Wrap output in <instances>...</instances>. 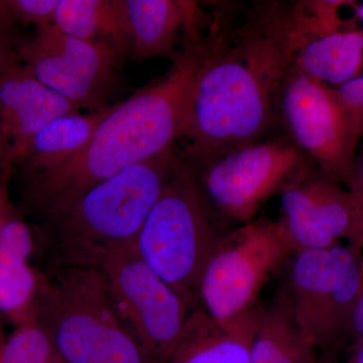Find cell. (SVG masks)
<instances>
[{"instance_id":"cell-1","label":"cell","mask_w":363,"mask_h":363,"mask_svg":"<svg viewBox=\"0 0 363 363\" xmlns=\"http://www.w3.org/2000/svg\"><path fill=\"white\" fill-rule=\"evenodd\" d=\"M286 4L255 2L234 25L224 11L214 14L200 43L184 159L264 140L281 123V90L296 56Z\"/></svg>"},{"instance_id":"cell-2","label":"cell","mask_w":363,"mask_h":363,"mask_svg":"<svg viewBox=\"0 0 363 363\" xmlns=\"http://www.w3.org/2000/svg\"><path fill=\"white\" fill-rule=\"evenodd\" d=\"M200 43L186 45L164 77L109 106L80 154L26 178V208L52 220L98 184L174 149L185 131Z\"/></svg>"},{"instance_id":"cell-3","label":"cell","mask_w":363,"mask_h":363,"mask_svg":"<svg viewBox=\"0 0 363 363\" xmlns=\"http://www.w3.org/2000/svg\"><path fill=\"white\" fill-rule=\"evenodd\" d=\"M181 161L175 150L131 166L45 222L51 269L96 267L107 253L135 245L150 210Z\"/></svg>"},{"instance_id":"cell-4","label":"cell","mask_w":363,"mask_h":363,"mask_svg":"<svg viewBox=\"0 0 363 363\" xmlns=\"http://www.w3.org/2000/svg\"><path fill=\"white\" fill-rule=\"evenodd\" d=\"M37 323L66 363H150L117 314L99 267L42 274Z\"/></svg>"},{"instance_id":"cell-5","label":"cell","mask_w":363,"mask_h":363,"mask_svg":"<svg viewBox=\"0 0 363 363\" xmlns=\"http://www.w3.org/2000/svg\"><path fill=\"white\" fill-rule=\"evenodd\" d=\"M227 229L210 211L187 161H181L136 238L140 259L188 305L199 306L198 284Z\"/></svg>"},{"instance_id":"cell-6","label":"cell","mask_w":363,"mask_h":363,"mask_svg":"<svg viewBox=\"0 0 363 363\" xmlns=\"http://www.w3.org/2000/svg\"><path fill=\"white\" fill-rule=\"evenodd\" d=\"M187 162L210 211L223 227L225 222L241 225L252 221L269 197L281 194L315 166L288 135L245 143Z\"/></svg>"},{"instance_id":"cell-7","label":"cell","mask_w":363,"mask_h":363,"mask_svg":"<svg viewBox=\"0 0 363 363\" xmlns=\"http://www.w3.org/2000/svg\"><path fill=\"white\" fill-rule=\"evenodd\" d=\"M294 253L277 222L253 219L224 231L200 276V307L224 326L247 316L259 304L267 281Z\"/></svg>"},{"instance_id":"cell-8","label":"cell","mask_w":363,"mask_h":363,"mask_svg":"<svg viewBox=\"0 0 363 363\" xmlns=\"http://www.w3.org/2000/svg\"><path fill=\"white\" fill-rule=\"evenodd\" d=\"M359 252L338 245L294 253L286 264V292L305 338L331 360L347 340L351 316L363 294Z\"/></svg>"},{"instance_id":"cell-9","label":"cell","mask_w":363,"mask_h":363,"mask_svg":"<svg viewBox=\"0 0 363 363\" xmlns=\"http://www.w3.org/2000/svg\"><path fill=\"white\" fill-rule=\"evenodd\" d=\"M101 269L117 314L150 363H168L180 342L191 309L140 259L135 245L107 253Z\"/></svg>"},{"instance_id":"cell-10","label":"cell","mask_w":363,"mask_h":363,"mask_svg":"<svg viewBox=\"0 0 363 363\" xmlns=\"http://www.w3.org/2000/svg\"><path fill=\"white\" fill-rule=\"evenodd\" d=\"M279 117L289 138L315 166L347 185L362 138L337 88L292 66L281 87Z\"/></svg>"},{"instance_id":"cell-11","label":"cell","mask_w":363,"mask_h":363,"mask_svg":"<svg viewBox=\"0 0 363 363\" xmlns=\"http://www.w3.org/2000/svg\"><path fill=\"white\" fill-rule=\"evenodd\" d=\"M16 51L38 80L79 109L104 111L121 81L123 56L71 37L52 23L37 26L32 38L18 40Z\"/></svg>"},{"instance_id":"cell-12","label":"cell","mask_w":363,"mask_h":363,"mask_svg":"<svg viewBox=\"0 0 363 363\" xmlns=\"http://www.w3.org/2000/svg\"><path fill=\"white\" fill-rule=\"evenodd\" d=\"M342 186L313 166L281 191L277 224L294 252L326 250L352 238L357 208Z\"/></svg>"},{"instance_id":"cell-13","label":"cell","mask_w":363,"mask_h":363,"mask_svg":"<svg viewBox=\"0 0 363 363\" xmlns=\"http://www.w3.org/2000/svg\"><path fill=\"white\" fill-rule=\"evenodd\" d=\"M131 35L130 58L143 61L178 56L185 47L206 35L213 16L202 11L197 1L187 0H124Z\"/></svg>"},{"instance_id":"cell-14","label":"cell","mask_w":363,"mask_h":363,"mask_svg":"<svg viewBox=\"0 0 363 363\" xmlns=\"http://www.w3.org/2000/svg\"><path fill=\"white\" fill-rule=\"evenodd\" d=\"M79 108L33 75L21 62L0 75V128L13 147L16 162L33 136L57 117Z\"/></svg>"},{"instance_id":"cell-15","label":"cell","mask_w":363,"mask_h":363,"mask_svg":"<svg viewBox=\"0 0 363 363\" xmlns=\"http://www.w3.org/2000/svg\"><path fill=\"white\" fill-rule=\"evenodd\" d=\"M255 324L257 308L224 326L198 306L191 310L185 331L168 363H250Z\"/></svg>"},{"instance_id":"cell-16","label":"cell","mask_w":363,"mask_h":363,"mask_svg":"<svg viewBox=\"0 0 363 363\" xmlns=\"http://www.w3.org/2000/svg\"><path fill=\"white\" fill-rule=\"evenodd\" d=\"M320 357L298 328L285 284L257 307L250 363H318Z\"/></svg>"},{"instance_id":"cell-17","label":"cell","mask_w":363,"mask_h":363,"mask_svg":"<svg viewBox=\"0 0 363 363\" xmlns=\"http://www.w3.org/2000/svg\"><path fill=\"white\" fill-rule=\"evenodd\" d=\"M52 23L71 37L130 57L133 35L124 0H58Z\"/></svg>"},{"instance_id":"cell-18","label":"cell","mask_w":363,"mask_h":363,"mask_svg":"<svg viewBox=\"0 0 363 363\" xmlns=\"http://www.w3.org/2000/svg\"><path fill=\"white\" fill-rule=\"evenodd\" d=\"M109 106L99 112L64 114L45 124L16 162L28 178L58 168L80 154L89 143Z\"/></svg>"},{"instance_id":"cell-19","label":"cell","mask_w":363,"mask_h":363,"mask_svg":"<svg viewBox=\"0 0 363 363\" xmlns=\"http://www.w3.org/2000/svg\"><path fill=\"white\" fill-rule=\"evenodd\" d=\"M293 66L326 84L340 87L363 75V28H353L308 43Z\"/></svg>"},{"instance_id":"cell-20","label":"cell","mask_w":363,"mask_h":363,"mask_svg":"<svg viewBox=\"0 0 363 363\" xmlns=\"http://www.w3.org/2000/svg\"><path fill=\"white\" fill-rule=\"evenodd\" d=\"M42 274L30 262L0 257V313L18 327L37 322Z\"/></svg>"},{"instance_id":"cell-21","label":"cell","mask_w":363,"mask_h":363,"mask_svg":"<svg viewBox=\"0 0 363 363\" xmlns=\"http://www.w3.org/2000/svg\"><path fill=\"white\" fill-rule=\"evenodd\" d=\"M353 1L343 0H304L288 4V21L296 52L308 43L333 33L357 28L354 20L340 16L343 6Z\"/></svg>"},{"instance_id":"cell-22","label":"cell","mask_w":363,"mask_h":363,"mask_svg":"<svg viewBox=\"0 0 363 363\" xmlns=\"http://www.w3.org/2000/svg\"><path fill=\"white\" fill-rule=\"evenodd\" d=\"M9 177L0 179V257L30 262L35 248L33 234L9 197Z\"/></svg>"},{"instance_id":"cell-23","label":"cell","mask_w":363,"mask_h":363,"mask_svg":"<svg viewBox=\"0 0 363 363\" xmlns=\"http://www.w3.org/2000/svg\"><path fill=\"white\" fill-rule=\"evenodd\" d=\"M51 339L37 322L18 327L0 350V363H49L54 354Z\"/></svg>"},{"instance_id":"cell-24","label":"cell","mask_w":363,"mask_h":363,"mask_svg":"<svg viewBox=\"0 0 363 363\" xmlns=\"http://www.w3.org/2000/svg\"><path fill=\"white\" fill-rule=\"evenodd\" d=\"M58 0H0V26L13 30L18 26L52 23Z\"/></svg>"},{"instance_id":"cell-25","label":"cell","mask_w":363,"mask_h":363,"mask_svg":"<svg viewBox=\"0 0 363 363\" xmlns=\"http://www.w3.org/2000/svg\"><path fill=\"white\" fill-rule=\"evenodd\" d=\"M346 187L352 196L357 208V223L350 240V247L360 252L363 247V145L359 154H357L354 168Z\"/></svg>"},{"instance_id":"cell-26","label":"cell","mask_w":363,"mask_h":363,"mask_svg":"<svg viewBox=\"0 0 363 363\" xmlns=\"http://www.w3.org/2000/svg\"><path fill=\"white\" fill-rule=\"evenodd\" d=\"M353 121L363 145V75L337 88Z\"/></svg>"},{"instance_id":"cell-27","label":"cell","mask_w":363,"mask_h":363,"mask_svg":"<svg viewBox=\"0 0 363 363\" xmlns=\"http://www.w3.org/2000/svg\"><path fill=\"white\" fill-rule=\"evenodd\" d=\"M18 40L13 30H6L0 26V75L9 67L21 62L16 51Z\"/></svg>"},{"instance_id":"cell-28","label":"cell","mask_w":363,"mask_h":363,"mask_svg":"<svg viewBox=\"0 0 363 363\" xmlns=\"http://www.w3.org/2000/svg\"><path fill=\"white\" fill-rule=\"evenodd\" d=\"M14 162L16 157L13 145L0 128V179L11 175L14 168Z\"/></svg>"},{"instance_id":"cell-29","label":"cell","mask_w":363,"mask_h":363,"mask_svg":"<svg viewBox=\"0 0 363 363\" xmlns=\"http://www.w3.org/2000/svg\"><path fill=\"white\" fill-rule=\"evenodd\" d=\"M347 339H351L353 343L363 339V294L353 310Z\"/></svg>"},{"instance_id":"cell-30","label":"cell","mask_w":363,"mask_h":363,"mask_svg":"<svg viewBox=\"0 0 363 363\" xmlns=\"http://www.w3.org/2000/svg\"><path fill=\"white\" fill-rule=\"evenodd\" d=\"M345 363H363V339L352 344L350 358Z\"/></svg>"},{"instance_id":"cell-31","label":"cell","mask_w":363,"mask_h":363,"mask_svg":"<svg viewBox=\"0 0 363 363\" xmlns=\"http://www.w3.org/2000/svg\"><path fill=\"white\" fill-rule=\"evenodd\" d=\"M353 7H354L355 21H360L363 23V4L359 6L354 4Z\"/></svg>"},{"instance_id":"cell-32","label":"cell","mask_w":363,"mask_h":363,"mask_svg":"<svg viewBox=\"0 0 363 363\" xmlns=\"http://www.w3.org/2000/svg\"><path fill=\"white\" fill-rule=\"evenodd\" d=\"M318 363H336L332 362V360H326V359H322V358H320L319 362Z\"/></svg>"},{"instance_id":"cell-33","label":"cell","mask_w":363,"mask_h":363,"mask_svg":"<svg viewBox=\"0 0 363 363\" xmlns=\"http://www.w3.org/2000/svg\"><path fill=\"white\" fill-rule=\"evenodd\" d=\"M360 269H362V274L363 278V257L362 259V264H360Z\"/></svg>"}]
</instances>
